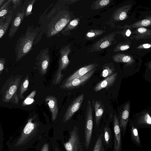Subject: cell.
I'll list each match as a JSON object with an SVG mask.
<instances>
[{
    "mask_svg": "<svg viewBox=\"0 0 151 151\" xmlns=\"http://www.w3.org/2000/svg\"><path fill=\"white\" fill-rule=\"evenodd\" d=\"M46 132L40 129L39 123L33 121V118L29 119L19 136L9 144L10 151H24L39 141Z\"/></svg>",
    "mask_w": 151,
    "mask_h": 151,
    "instance_id": "1",
    "label": "cell"
},
{
    "mask_svg": "<svg viewBox=\"0 0 151 151\" xmlns=\"http://www.w3.org/2000/svg\"><path fill=\"white\" fill-rule=\"evenodd\" d=\"M41 31L39 27L28 26L24 34H22L17 41L14 51L16 61H19L31 50L33 44Z\"/></svg>",
    "mask_w": 151,
    "mask_h": 151,
    "instance_id": "2",
    "label": "cell"
},
{
    "mask_svg": "<svg viewBox=\"0 0 151 151\" xmlns=\"http://www.w3.org/2000/svg\"><path fill=\"white\" fill-rule=\"evenodd\" d=\"M63 6L48 21L44 29L43 33L47 38H50L62 31L69 22L71 16L69 12Z\"/></svg>",
    "mask_w": 151,
    "mask_h": 151,
    "instance_id": "3",
    "label": "cell"
},
{
    "mask_svg": "<svg viewBox=\"0 0 151 151\" xmlns=\"http://www.w3.org/2000/svg\"><path fill=\"white\" fill-rule=\"evenodd\" d=\"M70 46V44L68 45L62 47L60 51L59 67L53 81V84L60 83L63 77V75L61 74L62 71L66 68L70 62L68 56L71 51Z\"/></svg>",
    "mask_w": 151,
    "mask_h": 151,
    "instance_id": "4",
    "label": "cell"
},
{
    "mask_svg": "<svg viewBox=\"0 0 151 151\" xmlns=\"http://www.w3.org/2000/svg\"><path fill=\"white\" fill-rule=\"evenodd\" d=\"M93 109L91 102L87 101L85 127V145L87 149L89 147L93 128Z\"/></svg>",
    "mask_w": 151,
    "mask_h": 151,
    "instance_id": "5",
    "label": "cell"
},
{
    "mask_svg": "<svg viewBox=\"0 0 151 151\" xmlns=\"http://www.w3.org/2000/svg\"><path fill=\"white\" fill-rule=\"evenodd\" d=\"M22 77H15L9 83V86L5 93L2 101L8 102L14 100V103L18 104V98L16 93L20 82Z\"/></svg>",
    "mask_w": 151,
    "mask_h": 151,
    "instance_id": "6",
    "label": "cell"
},
{
    "mask_svg": "<svg viewBox=\"0 0 151 151\" xmlns=\"http://www.w3.org/2000/svg\"><path fill=\"white\" fill-rule=\"evenodd\" d=\"M115 33L112 32L103 37L88 48V52L99 51L110 47L114 42Z\"/></svg>",
    "mask_w": 151,
    "mask_h": 151,
    "instance_id": "7",
    "label": "cell"
},
{
    "mask_svg": "<svg viewBox=\"0 0 151 151\" xmlns=\"http://www.w3.org/2000/svg\"><path fill=\"white\" fill-rule=\"evenodd\" d=\"M36 64L40 73L42 76L47 73L50 62L48 48L42 50L36 58Z\"/></svg>",
    "mask_w": 151,
    "mask_h": 151,
    "instance_id": "8",
    "label": "cell"
},
{
    "mask_svg": "<svg viewBox=\"0 0 151 151\" xmlns=\"http://www.w3.org/2000/svg\"><path fill=\"white\" fill-rule=\"evenodd\" d=\"M95 70H92L81 77L64 83L61 86L60 88L67 90H72L79 88L88 81L94 73Z\"/></svg>",
    "mask_w": 151,
    "mask_h": 151,
    "instance_id": "9",
    "label": "cell"
},
{
    "mask_svg": "<svg viewBox=\"0 0 151 151\" xmlns=\"http://www.w3.org/2000/svg\"><path fill=\"white\" fill-rule=\"evenodd\" d=\"M84 94L82 93L74 99L69 105L63 116V122H67L80 108L83 101Z\"/></svg>",
    "mask_w": 151,
    "mask_h": 151,
    "instance_id": "10",
    "label": "cell"
},
{
    "mask_svg": "<svg viewBox=\"0 0 151 151\" xmlns=\"http://www.w3.org/2000/svg\"><path fill=\"white\" fill-rule=\"evenodd\" d=\"M67 151H78L80 146V141L78 130L76 127L70 132L68 141L64 143Z\"/></svg>",
    "mask_w": 151,
    "mask_h": 151,
    "instance_id": "11",
    "label": "cell"
},
{
    "mask_svg": "<svg viewBox=\"0 0 151 151\" xmlns=\"http://www.w3.org/2000/svg\"><path fill=\"white\" fill-rule=\"evenodd\" d=\"M113 130L114 133V151H121V130L119 119L116 115L114 116Z\"/></svg>",
    "mask_w": 151,
    "mask_h": 151,
    "instance_id": "12",
    "label": "cell"
},
{
    "mask_svg": "<svg viewBox=\"0 0 151 151\" xmlns=\"http://www.w3.org/2000/svg\"><path fill=\"white\" fill-rule=\"evenodd\" d=\"M25 17V13L23 11L18 12L13 19L8 34L9 39L14 36L22 23Z\"/></svg>",
    "mask_w": 151,
    "mask_h": 151,
    "instance_id": "13",
    "label": "cell"
},
{
    "mask_svg": "<svg viewBox=\"0 0 151 151\" xmlns=\"http://www.w3.org/2000/svg\"><path fill=\"white\" fill-rule=\"evenodd\" d=\"M130 113V103L127 102L124 106L121 111L119 121L120 126L122 130L123 136L125 134Z\"/></svg>",
    "mask_w": 151,
    "mask_h": 151,
    "instance_id": "14",
    "label": "cell"
},
{
    "mask_svg": "<svg viewBox=\"0 0 151 151\" xmlns=\"http://www.w3.org/2000/svg\"><path fill=\"white\" fill-rule=\"evenodd\" d=\"M117 77V73H114L111 76L106 78L97 83L94 88V90L98 92L104 89H107L112 86Z\"/></svg>",
    "mask_w": 151,
    "mask_h": 151,
    "instance_id": "15",
    "label": "cell"
},
{
    "mask_svg": "<svg viewBox=\"0 0 151 151\" xmlns=\"http://www.w3.org/2000/svg\"><path fill=\"white\" fill-rule=\"evenodd\" d=\"M97 66L98 64L93 63L80 68L69 76L66 79L64 83L82 76L90 71L95 69Z\"/></svg>",
    "mask_w": 151,
    "mask_h": 151,
    "instance_id": "16",
    "label": "cell"
},
{
    "mask_svg": "<svg viewBox=\"0 0 151 151\" xmlns=\"http://www.w3.org/2000/svg\"><path fill=\"white\" fill-rule=\"evenodd\" d=\"M53 141L46 134L39 141L36 146V151H52Z\"/></svg>",
    "mask_w": 151,
    "mask_h": 151,
    "instance_id": "17",
    "label": "cell"
},
{
    "mask_svg": "<svg viewBox=\"0 0 151 151\" xmlns=\"http://www.w3.org/2000/svg\"><path fill=\"white\" fill-rule=\"evenodd\" d=\"M133 124L138 129L140 128H151V116L148 113L145 112L139 116Z\"/></svg>",
    "mask_w": 151,
    "mask_h": 151,
    "instance_id": "18",
    "label": "cell"
},
{
    "mask_svg": "<svg viewBox=\"0 0 151 151\" xmlns=\"http://www.w3.org/2000/svg\"><path fill=\"white\" fill-rule=\"evenodd\" d=\"M45 101L51 112L52 120L54 121L56 119L58 113L57 99L52 96H48L46 98Z\"/></svg>",
    "mask_w": 151,
    "mask_h": 151,
    "instance_id": "19",
    "label": "cell"
},
{
    "mask_svg": "<svg viewBox=\"0 0 151 151\" xmlns=\"http://www.w3.org/2000/svg\"><path fill=\"white\" fill-rule=\"evenodd\" d=\"M92 104L95 111L96 124L98 126L104 112V106L100 101L98 100H93Z\"/></svg>",
    "mask_w": 151,
    "mask_h": 151,
    "instance_id": "20",
    "label": "cell"
},
{
    "mask_svg": "<svg viewBox=\"0 0 151 151\" xmlns=\"http://www.w3.org/2000/svg\"><path fill=\"white\" fill-rule=\"evenodd\" d=\"M12 17V12L10 11L8 14L4 18L0 19V38L5 34L10 24Z\"/></svg>",
    "mask_w": 151,
    "mask_h": 151,
    "instance_id": "21",
    "label": "cell"
},
{
    "mask_svg": "<svg viewBox=\"0 0 151 151\" xmlns=\"http://www.w3.org/2000/svg\"><path fill=\"white\" fill-rule=\"evenodd\" d=\"M131 139L132 142L137 146H141L138 128L135 127L132 123L130 124Z\"/></svg>",
    "mask_w": 151,
    "mask_h": 151,
    "instance_id": "22",
    "label": "cell"
},
{
    "mask_svg": "<svg viewBox=\"0 0 151 151\" xmlns=\"http://www.w3.org/2000/svg\"><path fill=\"white\" fill-rule=\"evenodd\" d=\"M101 73V77L106 78L112 75L114 73L115 68L112 63L106 64L103 65Z\"/></svg>",
    "mask_w": 151,
    "mask_h": 151,
    "instance_id": "23",
    "label": "cell"
},
{
    "mask_svg": "<svg viewBox=\"0 0 151 151\" xmlns=\"http://www.w3.org/2000/svg\"><path fill=\"white\" fill-rule=\"evenodd\" d=\"M36 0H26L22 6V11L25 13V17H27L32 14V11Z\"/></svg>",
    "mask_w": 151,
    "mask_h": 151,
    "instance_id": "24",
    "label": "cell"
},
{
    "mask_svg": "<svg viewBox=\"0 0 151 151\" xmlns=\"http://www.w3.org/2000/svg\"><path fill=\"white\" fill-rule=\"evenodd\" d=\"M79 21V19L76 18L70 22L61 31V34L64 35H68L70 31L77 27Z\"/></svg>",
    "mask_w": 151,
    "mask_h": 151,
    "instance_id": "25",
    "label": "cell"
},
{
    "mask_svg": "<svg viewBox=\"0 0 151 151\" xmlns=\"http://www.w3.org/2000/svg\"><path fill=\"white\" fill-rule=\"evenodd\" d=\"M111 0H97L94 1L91 6L93 10H99L108 5Z\"/></svg>",
    "mask_w": 151,
    "mask_h": 151,
    "instance_id": "26",
    "label": "cell"
},
{
    "mask_svg": "<svg viewBox=\"0 0 151 151\" xmlns=\"http://www.w3.org/2000/svg\"><path fill=\"white\" fill-rule=\"evenodd\" d=\"M12 0H8L4 3L0 8V19L5 17L8 14L9 11Z\"/></svg>",
    "mask_w": 151,
    "mask_h": 151,
    "instance_id": "27",
    "label": "cell"
},
{
    "mask_svg": "<svg viewBox=\"0 0 151 151\" xmlns=\"http://www.w3.org/2000/svg\"><path fill=\"white\" fill-rule=\"evenodd\" d=\"M105 31L99 29H92L89 30L86 34L85 36L86 39L91 40L101 35Z\"/></svg>",
    "mask_w": 151,
    "mask_h": 151,
    "instance_id": "28",
    "label": "cell"
},
{
    "mask_svg": "<svg viewBox=\"0 0 151 151\" xmlns=\"http://www.w3.org/2000/svg\"><path fill=\"white\" fill-rule=\"evenodd\" d=\"M124 7L117 9L114 13L113 17L115 21L123 20L127 16L126 11Z\"/></svg>",
    "mask_w": 151,
    "mask_h": 151,
    "instance_id": "29",
    "label": "cell"
},
{
    "mask_svg": "<svg viewBox=\"0 0 151 151\" xmlns=\"http://www.w3.org/2000/svg\"><path fill=\"white\" fill-rule=\"evenodd\" d=\"M113 60L117 63H128L131 60V57L128 55H124L121 54H116L112 57Z\"/></svg>",
    "mask_w": 151,
    "mask_h": 151,
    "instance_id": "30",
    "label": "cell"
},
{
    "mask_svg": "<svg viewBox=\"0 0 151 151\" xmlns=\"http://www.w3.org/2000/svg\"><path fill=\"white\" fill-rule=\"evenodd\" d=\"M29 84V75H27L22 84L20 88L19 96L20 99L23 98V94L27 90Z\"/></svg>",
    "mask_w": 151,
    "mask_h": 151,
    "instance_id": "31",
    "label": "cell"
},
{
    "mask_svg": "<svg viewBox=\"0 0 151 151\" xmlns=\"http://www.w3.org/2000/svg\"><path fill=\"white\" fill-rule=\"evenodd\" d=\"M36 91H34L25 98L22 104V106H24L32 104L34 101V97L36 95Z\"/></svg>",
    "mask_w": 151,
    "mask_h": 151,
    "instance_id": "32",
    "label": "cell"
},
{
    "mask_svg": "<svg viewBox=\"0 0 151 151\" xmlns=\"http://www.w3.org/2000/svg\"><path fill=\"white\" fill-rule=\"evenodd\" d=\"M111 133L110 128L108 127H106L104 130V137L106 143L108 145L110 142Z\"/></svg>",
    "mask_w": 151,
    "mask_h": 151,
    "instance_id": "33",
    "label": "cell"
},
{
    "mask_svg": "<svg viewBox=\"0 0 151 151\" xmlns=\"http://www.w3.org/2000/svg\"><path fill=\"white\" fill-rule=\"evenodd\" d=\"M102 146V136L100 135L97 140L93 151H101Z\"/></svg>",
    "mask_w": 151,
    "mask_h": 151,
    "instance_id": "34",
    "label": "cell"
},
{
    "mask_svg": "<svg viewBox=\"0 0 151 151\" xmlns=\"http://www.w3.org/2000/svg\"><path fill=\"white\" fill-rule=\"evenodd\" d=\"M151 23V21L150 20L145 19L142 20L140 22L137 23V25H136V26H147L149 25Z\"/></svg>",
    "mask_w": 151,
    "mask_h": 151,
    "instance_id": "35",
    "label": "cell"
},
{
    "mask_svg": "<svg viewBox=\"0 0 151 151\" xmlns=\"http://www.w3.org/2000/svg\"><path fill=\"white\" fill-rule=\"evenodd\" d=\"M6 62V59L4 58H0V73L1 74L4 70V65Z\"/></svg>",
    "mask_w": 151,
    "mask_h": 151,
    "instance_id": "36",
    "label": "cell"
},
{
    "mask_svg": "<svg viewBox=\"0 0 151 151\" xmlns=\"http://www.w3.org/2000/svg\"><path fill=\"white\" fill-rule=\"evenodd\" d=\"M22 0H12L13 7L14 9H16L19 5L22 3Z\"/></svg>",
    "mask_w": 151,
    "mask_h": 151,
    "instance_id": "37",
    "label": "cell"
},
{
    "mask_svg": "<svg viewBox=\"0 0 151 151\" xmlns=\"http://www.w3.org/2000/svg\"><path fill=\"white\" fill-rule=\"evenodd\" d=\"M138 31L140 33H143L146 32L147 29L144 27H140L138 29Z\"/></svg>",
    "mask_w": 151,
    "mask_h": 151,
    "instance_id": "38",
    "label": "cell"
},
{
    "mask_svg": "<svg viewBox=\"0 0 151 151\" xmlns=\"http://www.w3.org/2000/svg\"><path fill=\"white\" fill-rule=\"evenodd\" d=\"M65 4H72L75 3L78 0H64Z\"/></svg>",
    "mask_w": 151,
    "mask_h": 151,
    "instance_id": "39",
    "label": "cell"
},
{
    "mask_svg": "<svg viewBox=\"0 0 151 151\" xmlns=\"http://www.w3.org/2000/svg\"><path fill=\"white\" fill-rule=\"evenodd\" d=\"M143 46L145 48H148L151 47V45L149 44L146 43L144 44Z\"/></svg>",
    "mask_w": 151,
    "mask_h": 151,
    "instance_id": "40",
    "label": "cell"
},
{
    "mask_svg": "<svg viewBox=\"0 0 151 151\" xmlns=\"http://www.w3.org/2000/svg\"><path fill=\"white\" fill-rule=\"evenodd\" d=\"M131 33L129 29H128L126 33V35L127 36H129L131 34Z\"/></svg>",
    "mask_w": 151,
    "mask_h": 151,
    "instance_id": "41",
    "label": "cell"
},
{
    "mask_svg": "<svg viewBox=\"0 0 151 151\" xmlns=\"http://www.w3.org/2000/svg\"><path fill=\"white\" fill-rule=\"evenodd\" d=\"M6 0H0V7H1L3 4L4 3V2Z\"/></svg>",
    "mask_w": 151,
    "mask_h": 151,
    "instance_id": "42",
    "label": "cell"
},
{
    "mask_svg": "<svg viewBox=\"0 0 151 151\" xmlns=\"http://www.w3.org/2000/svg\"><path fill=\"white\" fill-rule=\"evenodd\" d=\"M54 151H60L57 147H55V143H54Z\"/></svg>",
    "mask_w": 151,
    "mask_h": 151,
    "instance_id": "43",
    "label": "cell"
},
{
    "mask_svg": "<svg viewBox=\"0 0 151 151\" xmlns=\"http://www.w3.org/2000/svg\"><path fill=\"white\" fill-rule=\"evenodd\" d=\"M101 151H104V147H102Z\"/></svg>",
    "mask_w": 151,
    "mask_h": 151,
    "instance_id": "44",
    "label": "cell"
}]
</instances>
